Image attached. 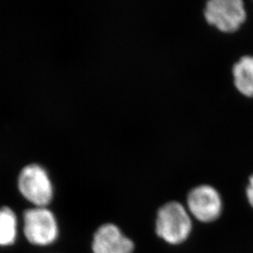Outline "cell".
Returning a JSON list of instances; mask_svg holds the SVG:
<instances>
[{"label":"cell","mask_w":253,"mask_h":253,"mask_svg":"<svg viewBox=\"0 0 253 253\" xmlns=\"http://www.w3.org/2000/svg\"><path fill=\"white\" fill-rule=\"evenodd\" d=\"M184 202L191 217L204 224L216 222L222 217L225 208L220 191L208 183L192 187Z\"/></svg>","instance_id":"4"},{"label":"cell","mask_w":253,"mask_h":253,"mask_svg":"<svg viewBox=\"0 0 253 253\" xmlns=\"http://www.w3.org/2000/svg\"><path fill=\"white\" fill-rule=\"evenodd\" d=\"M245 198L249 207L253 210V172L249 175L245 186Z\"/></svg>","instance_id":"9"},{"label":"cell","mask_w":253,"mask_h":253,"mask_svg":"<svg viewBox=\"0 0 253 253\" xmlns=\"http://www.w3.org/2000/svg\"><path fill=\"white\" fill-rule=\"evenodd\" d=\"M22 234L31 246L45 249L55 244L59 238V224L56 215L48 208H28L22 213Z\"/></svg>","instance_id":"3"},{"label":"cell","mask_w":253,"mask_h":253,"mask_svg":"<svg viewBox=\"0 0 253 253\" xmlns=\"http://www.w3.org/2000/svg\"><path fill=\"white\" fill-rule=\"evenodd\" d=\"M247 9L253 15V0H246Z\"/></svg>","instance_id":"10"},{"label":"cell","mask_w":253,"mask_h":253,"mask_svg":"<svg viewBox=\"0 0 253 253\" xmlns=\"http://www.w3.org/2000/svg\"><path fill=\"white\" fill-rule=\"evenodd\" d=\"M21 196L36 208H48L54 199V186L49 173L40 164H28L19 173Z\"/></svg>","instance_id":"5"},{"label":"cell","mask_w":253,"mask_h":253,"mask_svg":"<svg viewBox=\"0 0 253 253\" xmlns=\"http://www.w3.org/2000/svg\"><path fill=\"white\" fill-rule=\"evenodd\" d=\"M14 209L8 206L0 207V249H7L16 244L21 227Z\"/></svg>","instance_id":"8"},{"label":"cell","mask_w":253,"mask_h":253,"mask_svg":"<svg viewBox=\"0 0 253 253\" xmlns=\"http://www.w3.org/2000/svg\"><path fill=\"white\" fill-rule=\"evenodd\" d=\"M235 91L248 100H253V54H242L231 68Z\"/></svg>","instance_id":"7"},{"label":"cell","mask_w":253,"mask_h":253,"mask_svg":"<svg viewBox=\"0 0 253 253\" xmlns=\"http://www.w3.org/2000/svg\"><path fill=\"white\" fill-rule=\"evenodd\" d=\"M193 230V220L185 204L170 200L161 205L155 215V235L169 246L185 243Z\"/></svg>","instance_id":"1"},{"label":"cell","mask_w":253,"mask_h":253,"mask_svg":"<svg viewBox=\"0 0 253 253\" xmlns=\"http://www.w3.org/2000/svg\"><path fill=\"white\" fill-rule=\"evenodd\" d=\"M92 253H133L134 242L115 223L100 225L93 235Z\"/></svg>","instance_id":"6"},{"label":"cell","mask_w":253,"mask_h":253,"mask_svg":"<svg viewBox=\"0 0 253 253\" xmlns=\"http://www.w3.org/2000/svg\"><path fill=\"white\" fill-rule=\"evenodd\" d=\"M203 17L207 25L222 35H234L249 18L245 0H206Z\"/></svg>","instance_id":"2"}]
</instances>
